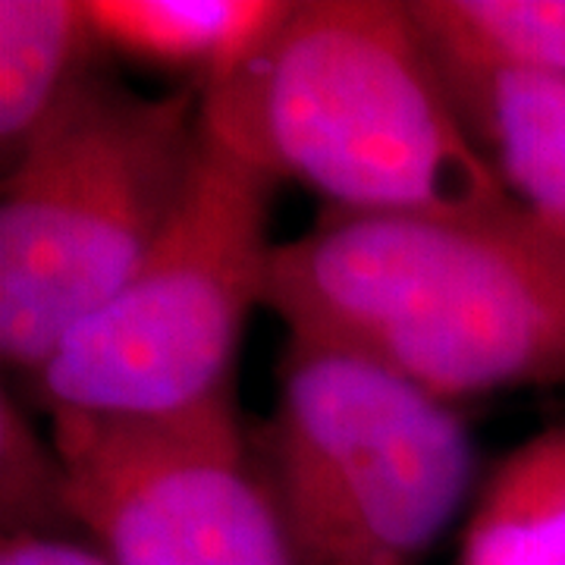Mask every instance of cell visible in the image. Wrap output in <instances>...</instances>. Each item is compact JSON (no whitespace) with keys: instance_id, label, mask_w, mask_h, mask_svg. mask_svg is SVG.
Wrapping results in <instances>:
<instances>
[{"instance_id":"2","label":"cell","mask_w":565,"mask_h":565,"mask_svg":"<svg viewBox=\"0 0 565 565\" xmlns=\"http://www.w3.org/2000/svg\"><path fill=\"white\" fill-rule=\"evenodd\" d=\"M202 122L327 211L468 217L515 204L396 0H296L236 76L202 88Z\"/></svg>"},{"instance_id":"7","label":"cell","mask_w":565,"mask_h":565,"mask_svg":"<svg viewBox=\"0 0 565 565\" xmlns=\"http://www.w3.org/2000/svg\"><path fill=\"white\" fill-rule=\"evenodd\" d=\"M437 73L512 202L565 245V82L444 63Z\"/></svg>"},{"instance_id":"4","label":"cell","mask_w":565,"mask_h":565,"mask_svg":"<svg viewBox=\"0 0 565 565\" xmlns=\"http://www.w3.org/2000/svg\"><path fill=\"white\" fill-rule=\"evenodd\" d=\"M277 185L202 122L173 217L129 280L25 377L35 403L47 415L161 422L233 393L277 248Z\"/></svg>"},{"instance_id":"12","label":"cell","mask_w":565,"mask_h":565,"mask_svg":"<svg viewBox=\"0 0 565 565\" xmlns=\"http://www.w3.org/2000/svg\"><path fill=\"white\" fill-rule=\"evenodd\" d=\"M0 519L3 537H57V527L76 525L57 444L39 437L10 393L0 399Z\"/></svg>"},{"instance_id":"8","label":"cell","mask_w":565,"mask_h":565,"mask_svg":"<svg viewBox=\"0 0 565 565\" xmlns=\"http://www.w3.org/2000/svg\"><path fill=\"white\" fill-rule=\"evenodd\" d=\"M296 0H88L107 54L221 85L277 35Z\"/></svg>"},{"instance_id":"6","label":"cell","mask_w":565,"mask_h":565,"mask_svg":"<svg viewBox=\"0 0 565 565\" xmlns=\"http://www.w3.org/2000/svg\"><path fill=\"white\" fill-rule=\"evenodd\" d=\"M70 503L117 565H296L236 393L180 418L51 415Z\"/></svg>"},{"instance_id":"5","label":"cell","mask_w":565,"mask_h":565,"mask_svg":"<svg viewBox=\"0 0 565 565\" xmlns=\"http://www.w3.org/2000/svg\"><path fill=\"white\" fill-rule=\"evenodd\" d=\"M255 456L296 565H422L475 481V444L449 403L299 340Z\"/></svg>"},{"instance_id":"1","label":"cell","mask_w":565,"mask_h":565,"mask_svg":"<svg viewBox=\"0 0 565 565\" xmlns=\"http://www.w3.org/2000/svg\"><path fill=\"white\" fill-rule=\"evenodd\" d=\"M289 340L352 352L434 399L565 386V245L493 214L323 211L264 289Z\"/></svg>"},{"instance_id":"3","label":"cell","mask_w":565,"mask_h":565,"mask_svg":"<svg viewBox=\"0 0 565 565\" xmlns=\"http://www.w3.org/2000/svg\"><path fill=\"white\" fill-rule=\"evenodd\" d=\"M202 88L82 79L0 185V355L32 377L170 223L199 154Z\"/></svg>"},{"instance_id":"10","label":"cell","mask_w":565,"mask_h":565,"mask_svg":"<svg viewBox=\"0 0 565 565\" xmlns=\"http://www.w3.org/2000/svg\"><path fill=\"white\" fill-rule=\"evenodd\" d=\"M456 565H565V424L493 468Z\"/></svg>"},{"instance_id":"11","label":"cell","mask_w":565,"mask_h":565,"mask_svg":"<svg viewBox=\"0 0 565 565\" xmlns=\"http://www.w3.org/2000/svg\"><path fill=\"white\" fill-rule=\"evenodd\" d=\"M408 13L444 66L565 82V0H415Z\"/></svg>"},{"instance_id":"13","label":"cell","mask_w":565,"mask_h":565,"mask_svg":"<svg viewBox=\"0 0 565 565\" xmlns=\"http://www.w3.org/2000/svg\"><path fill=\"white\" fill-rule=\"evenodd\" d=\"M0 565H117L104 550H92L66 537H3Z\"/></svg>"},{"instance_id":"9","label":"cell","mask_w":565,"mask_h":565,"mask_svg":"<svg viewBox=\"0 0 565 565\" xmlns=\"http://www.w3.org/2000/svg\"><path fill=\"white\" fill-rule=\"evenodd\" d=\"M88 0H0V148L10 163L63 98L104 70Z\"/></svg>"}]
</instances>
